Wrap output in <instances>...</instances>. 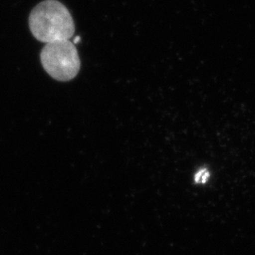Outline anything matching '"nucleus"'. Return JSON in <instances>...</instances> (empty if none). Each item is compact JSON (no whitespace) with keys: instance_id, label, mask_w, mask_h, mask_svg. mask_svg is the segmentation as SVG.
<instances>
[{"instance_id":"obj_1","label":"nucleus","mask_w":255,"mask_h":255,"mask_svg":"<svg viewBox=\"0 0 255 255\" xmlns=\"http://www.w3.org/2000/svg\"><path fill=\"white\" fill-rule=\"evenodd\" d=\"M29 29L42 43L69 40L75 32L73 17L68 9L58 0H45L30 11Z\"/></svg>"},{"instance_id":"obj_2","label":"nucleus","mask_w":255,"mask_h":255,"mask_svg":"<svg viewBox=\"0 0 255 255\" xmlns=\"http://www.w3.org/2000/svg\"><path fill=\"white\" fill-rule=\"evenodd\" d=\"M40 60L46 73L59 82L73 80L81 69L78 50L69 40L46 44L41 51Z\"/></svg>"},{"instance_id":"obj_3","label":"nucleus","mask_w":255,"mask_h":255,"mask_svg":"<svg viewBox=\"0 0 255 255\" xmlns=\"http://www.w3.org/2000/svg\"><path fill=\"white\" fill-rule=\"evenodd\" d=\"M210 172L207 168H201L195 175V182L196 183H205L209 180Z\"/></svg>"}]
</instances>
